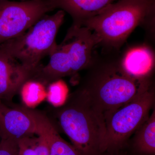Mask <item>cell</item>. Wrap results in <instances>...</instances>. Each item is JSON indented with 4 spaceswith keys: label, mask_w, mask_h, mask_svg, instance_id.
Returning a JSON list of instances; mask_svg holds the SVG:
<instances>
[{
    "label": "cell",
    "mask_w": 155,
    "mask_h": 155,
    "mask_svg": "<svg viewBox=\"0 0 155 155\" xmlns=\"http://www.w3.org/2000/svg\"><path fill=\"white\" fill-rule=\"evenodd\" d=\"M86 72L77 88L106 120L116 110L137 98L153 86V80H140L126 72L120 51H94Z\"/></svg>",
    "instance_id": "6da1fadb"
},
{
    "label": "cell",
    "mask_w": 155,
    "mask_h": 155,
    "mask_svg": "<svg viewBox=\"0 0 155 155\" xmlns=\"http://www.w3.org/2000/svg\"><path fill=\"white\" fill-rule=\"evenodd\" d=\"M155 0H118L84 21L96 36L97 47L120 51L130 34L138 26L149 35H155Z\"/></svg>",
    "instance_id": "7a4b0ae2"
},
{
    "label": "cell",
    "mask_w": 155,
    "mask_h": 155,
    "mask_svg": "<svg viewBox=\"0 0 155 155\" xmlns=\"http://www.w3.org/2000/svg\"><path fill=\"white\" fill-rule=\"evenodd\" d=\"M54 116L81 155H103L106 136L105 122L77 88L63 104L53 111Z\"/></svg>",
    "instance_id": "3957f363"
},
{
    "label": "cell",
    "mask_w": 155,
    "mask_h": 155,
    "mask_svg": "<svg viewBox=\"0 0 155 155\" xmlns=\"http://www.w3.org/2000/svg\"><path fill=\"white\" fill-rule=\"evenodd\" d=\"M65 16L61 10L45 15L22 34L1 44L0 48L25 68L35 71L42 59L49 56L57 45L56 36Z\"/></svg>",
    "instance_id": "277c9868"
},
{
    "label": "cell",
    "mask_w": 155,
    "mask_h": 155,
    "mask_svg": "<svg viewBox=\"0 0 155 155\" xmlns=\"http://www.w3.org/2000/svg\"><path fill=\"white\" fill-rule=\"evenodd\" d=\"M155 101L153 85L109 116L105 121L104 154L107 152L116 154L126 146L131 136L148 118Z\"/></svg>",
    "instance_id": "5b68a950"
},
{
    "label": "cell",
    "mask_w": 155,
    "mask_h": 155,
    "mask_svg": "<svg viewBox=\"0 0 155 155\" xmlns=\"http://www.w3.org/2000/svg\"><path fill=\"white\" fill-rule=\"evenodd\" d=\"M54 10L48 0H0V45L22 34Z\"/></svg>",
    "instance_id": "8992f818"
},
{
    "label": "cell",
    "mask_w": 155,
    "mask_h": 155,
    "mask_svg": "<svg viewBox=\"0 0 155 155\" xmlns=\"http://www.w3.org/2000/svg\"><path fill=\"white\" fill-rule=\"evenodd\" d=\"M64 48L72 75L86 69L98 45L94 34L84 26L72 25L61 44Z\"/></svg>",
    "instance_id": "52a82bcc"
},
{
    "label": "cell",
    "mask_w": 155,
    "mask_h": 155,
    "mask_svg": "<svg viewBox=\"0 0 155 155\" xmlns=\"http://www.w3.org/2000/svg\"><path fill=\"white\" fill-rule=\"evenodd\" d=\"M39 133V128L31 109L25 107H10L0 101L1 138H10L18 141L24 137Z\"/></svg>",
    "instance_id": "ba28073f"
},
{
    "label": "cell",
    "mask_w": 155,
    "mask_h": 155,
    "mask_svg": "<svg viewBox=\"0 0 155 155\" xmlns=\"http://www.w3.org/2000/svg\"><path fill=\"white\" fill-rule=\"evenodd\" d=\"M35 72L0 48V101L5 104L11 101Z\"/></svg>",
    "instance_id": "9c48e42d"
},
{
    "label": "cell",
    "mask_w": 155,
    "mask_h": 155,
    "mask_svg": "<svg viewBox=\"0 0 155 155\" xmlns=\"http://www.w3.org/2000/svg\"><path fill=\"white\" fill-rule=\"evenodd\" d=\"M155 53L150 46L140 45L121 54L122 67L129 75L140 80H153Z\"/></svg>",
    "instance_id": "30bf717a"
},
{
    "label": "cell",
    "mask_w": 155,
    "mask_h": 155,
    "mask_svg": "<svg viewBox=\"0 0 155 155\" xmlns=\"http://www.w3.org/2000/svg\"><path fill=\"white\" fill-rule=\"evenodd\" d=\"M54 10L60 9L72 17V25L81 26L84 21L94 16L118 0H48Z\"/></svg>",
    "instance_id": "8fae6325"
},
{
    "label": "cell",
    "mask_w": 155,
    "mask_h": 155,
    "mask_svg": "<svg viewBox=\"0 0 155 155\" xmlns=\"http://www.w3.org/2000/svg\"><path fill=\"white\" fill-rule=\"evenodd\" d=\"M31 111L40 129L46 139L49 155H81L73 145L61 137L55 125L45 114L32 109Z\"/></svg>",
    "instance_id": "7c38bea8"
},
{
    "label": "cell",
    "mask_w": 155,
    "mask_h": 155,
    "mask_svg": "<svg viewBox=\"0 0 155 155\" xmlns=\"http://www.w3.org/2000/svg\"><path fill=\"white\" fill-rule=\"evenodd\" d=\"M132 146L135 154L155 155V110L134 134Z\"/></svg>",
    "instance_id": "4fadbf2b"
},
{
    "label": "cell",
    "mask_w": 155,
    "mask_h": 155,
    "mask_svg": "<svg viewBox=\"0 0 155 155\" xmlns=\"http://www.w3.org/2000/svg\"><path fill=\"white\" fill-rule=\"evenodd\" d=\"M18 147V155H49L47 141L40 129L39 134L27 136L19 139Z\"/></svg>",
    "instance_id": "5bb4252c"
},
{
    "label": "cell",
    "mask_w": 155,
    "mask_h": 155,
    "mask_svg": "<svg viewBox=\"0 0 155 155\" xmlns=\"http://www.w3.org/2000/svg\"><path fill=\"white\" fill-rule=\"evenodd\" d=\"M45 85L37 81L29 79L25 82L20 89L22 101L28 107L36 105L42 101L46 95Z\"/></svg>",
    "instance_id": "9a60e30c"
},
{
    "label": "cell",
    "mask_w": 155,
    "mask_h": 155,
    "mask_svg": "<svg viewBox=\"0 0 155 155\" xmlns=\"http://www.w3.org/2000/svg\"><path fill=\"white\" fill-rule=\"evenodd\" d=\"M47 96L53 105L59 107L64 104L67 97L68 89L63 81L60 79L49 84Z\"/></svg>",
    "instance_id": "2e32d148"
},
{
    "label": "cell",
    "mask_w": 155,
    "mask_h": 155,
    "mask_svg": "<svg viewBox=\"0 0 155 155\" xmlns=\"http://www.w3.org/2000/svg\"><path fill=\"white\" fill-rule=\"evenodd\" d=\"M18 141L10 138H1L0 155H18Z\"/></svg>",
    "instance_id": "e0dca14e"
},
{
    "label": "cell",
    "mask_w": 155,
    "mask_h": 155,
    "mask_svg": "<svg viewBox=\"0 0 155 155\" xmlns=\"http://www.w3.org/2000/svg\"><path fill=\"white\" fill-rule=\"evenodd\" d=\"M140 155L137 154H134V155Z\"/></svg>",
    "instance_id": "ac0fdd59"
},
{
    "label": "cell",
    "mask_w": 155,
    "mask_h": 155,
    "mask_svg": "<svg viewBox=\"0 0 155 155\" xmlns=\"http://www.w3.org/2000/svg\"><path fill=\"white\" fill-rule=\"evenodd\" d=\"M1 134H0V141H1Z\"/></svg>",
    "instance_id": "d6986e66"
}]
</instances>
